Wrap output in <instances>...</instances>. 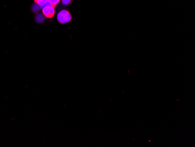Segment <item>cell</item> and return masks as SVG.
I'll return each mask as SVG.
<instances>
[{
	"label": "cell",
	"mask_w": 195,
	"mask_h": 147,
	"mask_svg": "<svg viewBox=\"0 0 195 147\" xmlns=\"http://www.w3.org/2000/svg\"><path fill=\"white\" fill-rule=\"evenodd\" d=\"M57 19L60 24H65L70 22L72 19V17L67 10H63L58 13Z\"/></svg>",
	"instance_id": "obj_1"
},
{
	"label": "cell",
	"mask_w": 195,
	"mask_h": 147,
	"mask_svg": "<svg viewBox=\"0 0 195 147\" xmlns=\"http://www.w3.org/2000/svg\"><path fill=\"white\" fill-rule=\"evenodd\" d=\"M43 14L47 18H51L55 14V10L53 5H48L42 9Z\"/></svg>",
	"instance_id": "obj_2"
},
{
	"label": "cell",
	"mask_w": 195,
	"mask_h": 147,
	"mask_svg": "<svg viewBox=\"0 0 195 147\" xmlns=\"http://www.w3.org/2000/svg\"><path fill=\"white\" fill-rule=\"evenodd\" d=\"M45 16L43 15V14L39 13V14L36 15L35 21L38 24H42L45 21Z\"/></svg>",
	"instance_id": "obj_3"
},
{
	"label": "cell",
	"mask_w": 195,
	"mask_h": 147,
	"mask_svg": "<svg viewBox=\"0 0 195 147\" xmlns=\"http://www.w3.org/2000/svg\"><path fill=\"white\" fill-rule=\"evenodd\" d=\"M40 10V6L39 5H37V4H35L32 6V10L33 12H38Z\"/></svg>",
	"instance_id": "obj_4"
},
{
	"label": "cell",
	"mask_w": 195,
	"mask_h": 147,
	"mask_svg": "<svg viewBox=\"0 0 195 147\" xmlns=\"http://www.w3.org/2000/svg\"><path fill=\"white\" fill-rule=\"evenodd\" d=\"M48 1H49L53 6L57 5L60 1L61 0H47Z\"/></svg>",
	"instance_id": "obj_5"
},
{
	"label": "cell",
	"mask_w": 195,
	"mask_h": 147,
	"mask_svg": "<svg viewBox=\"0 0 195 147\" xmlns=\"http://www.w3.org/2000/svg\"><path fill=\"white\" fill-rule=\"evenodd\" d=\"M47 1V0H35V2L37 5L40 6V5H43L44 3H45Z\"/></svg>",
	"instance_id": "obj_6"
},
{
	"label": "cell",
	"mask_w": 195,
	"mask_h": 147,
	"mask_svg": "<svg viewBox=\"0 0 195 147\" xmlns=\"http://www.w3.org/2000/svg\"><path fill=\"white\" fill-rule=\"evenodd\" d=\"M61 3L64 5H69L71 2L72 0H61Z\"/></svg>",
	"instance_id": "obj_7"
}]
</instances>
